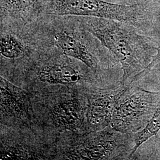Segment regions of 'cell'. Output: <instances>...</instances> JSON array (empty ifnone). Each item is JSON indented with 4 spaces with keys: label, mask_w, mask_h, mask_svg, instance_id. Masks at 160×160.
Returning <instances> with one entry per match:
<instances>
[{
    "label": "cell",
    "mask_w": 160,
    "mask_h": 160,
    "mask_svg": "<svg viewBox=\"0 0 160 160\" xmlns=\"http://www.w3.org/2000/svg\"><path fill=\"white\" fill-rule=\"evenodd\" d=\"M40 151L22 144L6 145L1 142L0 160H44L46 158Z\"/></svg>",
    "instance_id": "obj_11"
},
{
    "label": "cell",
    "mask_w": 160,
    "mask_h": 160,
    "mask_svg": "<svg viewBox=\"0 0 160 160\" xmlns=\"http://www.w3.org/2000/svg\"><path fill=\"white\" fill-rule=\"evenodd\" d=\"M160 106V92L131 83L117 98L110 126L123 133L141 131Z\"/></svg>",
    "instance_id": "obj_5"
},
{
    "label": "cell",
    "mask_w": 160,
    "mask_h": 160,
    "mask_svg": "<svg viewBox=\"0 0 160 160\" xmlns=\"http://www.w3.org/2000/svg\"><path fill=\"white\" fill-rule=\"evenodd\" d=\"M58 62L52 61L40 71L39 78L41 82L51 85H69L80 81L81 76L77 70Z\"/></svg>",
    "instance_id": "obj_10"
},
{
    "label": "cell",
    "mask_w": 160,
    "mask_h": 160,
    "mask_svg": "<svg viewBox=\"0 0 160 160\" xmlns=\"http://www.w3.org/2000/svg\"><path fill=\"white\" fill-rule=\"evenodd\" d=\"M123 87L121 86L97 89L90 94L86 114L88 132L100 131L110 125L115 103Z\"/></svg>",
    "instance_id": "obj_7"
},
{
    "label": "cell",
    "mask_w": 160,
    "mask_h": 160,
    "mask_svg": "<svg viewBox=\"0 0 160 160\" xmlns=\"http://www.w3.org/2000/svg\"><path fill=\"white\" fill-rule=\"evenodd\" d=\"M133 160H160V131L142 143L132 156Z\"/></svg>",
    "instance_id": "obj_12"
},
{
    "label": "cell",
    "mask_w": 160,
    "mask_h": 160,
    "mask_svg": "<svg viewBox=\"0 0 160 160\" xmlns=\"http://www.w3.org/2000/svg\"><path fill=\"white\" fill-rule=\"evenodd\" d=\"M87 107L79 95L63 93L55 99L49 112L52 125L59 130L78 132L87 127Z\"/></svg>",
    "instance_id": "obj_6"
},
{
    "label": "cell",
    "mask_w": 160,
    "mask_h": 160,
    "mask_svg": "<svg viewBox=\"0 0 160 160\" xmlns=\"http://www.w3.org/2000/svg\"><path fill=\"white\" fill-rule=\"evenodd\" d=\"M160 131V106L157 110L147 125L141 131L135 133V147L132 152L130 159H132V156L142 143L149 138L154 136Z\"/></svg>",
    "instance_id": "obj_13"
},
{
    "label": "cell",
    "mask_w": 160,
    "mask_h": 160,
    "mask_svg": "<svg viewBox=\"0 0 160 160\" xmlns=\"http://www.w3.org/2000/svg\"><path fill=\"white\" fill-rule=\"evenodd\" d=\"M80 17L85 28L120 64L123 87L147 68L158 54L160 42L132 25L98 17Z\"/></svg>",
    "instance_id": "obj_1"
},
{
    "label": "cell",
    "mask_w": 160,
    "mask_h": 160,
    "mask_svg": "<svg viewBox=\"0 0 160 160\" xmlns=\"http://www.w3.org/2000/svg\"><path fill=\"white\" fill-rule=\"evenodd\" d=\"M43 14L92 17L128 23L160 41V12L155 0L125 5L104 0H40Z\"/></svg>",
    "instance_id": "obj_2"
},
{
    "label": "cell",
    "mask_w": 160,
    "mask_h": 160,
    "mask_svg": "<svg viewBox=\"0 0 160 160\" xmlns=\"http://www.w3.org/2000/svg\"><path fill=\"white\" fill-rule=\"evenodd\" d=\"M135 133H123L108 126L90 132L63 149L60 159L95 160L130 159L135 147Z\"/></svg>",
    "instance_id": "obj_4"
},
{
    "label": "cell",
    "mask_w": 160,
    "mask_h": 160,
    "mask_svg": "<svg viewBox=\"0 0 160 160\" xmlns=\"http://www.w3.org/2000/svg\"><path fill=\"white\" fill-rule=\"evenodd\" d=\"M110 2H113L116 4H125V5H132L135 4H138L143 2L147 0H104Z\"/></svg>",
    "instance_id": "obj_14"
},
{
    "label": "cell",
    "mask_w": 160,
    "mask_h": 160,
    "mask_svg": "<svg viewBox=\"0 0 160 160\" xmlns=\"http://www.w3.org/2000/svg\"><path fill=\"white\" fill-rule=\"evenodd\" d=\"M42 14L40 0H0L1 25L27 26Z\"/></svg>",
    "instance_id": "obj_9"
},
{
    "label": "cell",
    "mask_w": 160,
    "mask_h": 160,
    "mask_svg": "<svg viewBox=\"0 0 160 160\" xmlns=\"http://www.w3.org/2000/svg\"><path fill=\"white\" fill-rule=\"evenodd\" d=\"M1 119L21 122L28 119L31 103L28 94L4 77H0Z\"/></svg>",
    "instance_id": "obj_8"
},
{
    "label": "cell",
    "mask_w": 160,
    "mask_h": 160,
    "mask_svg": "<svg viewBox=\"0 0 160 160\" xmlns=\"http://www.w3.org/2000/svg\"><path fill=\"white\" fill-rule=\"evenodd\" d=\"M48 44L51 43L68 57L74 58L95 70L103 45L84 26L79 16L42 14L33 22Z\"/></svg>",
    "instance_id": "obj_3"
}]
</instances>
